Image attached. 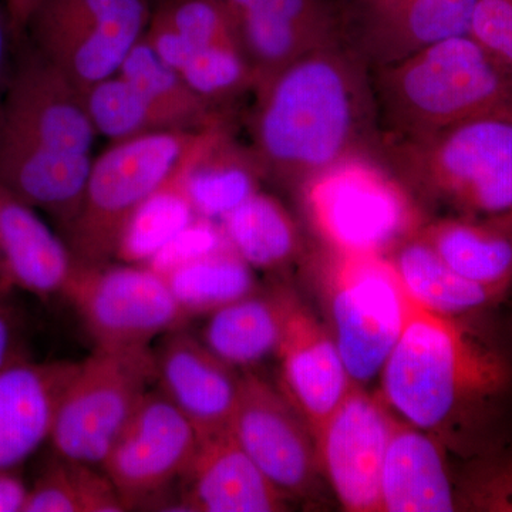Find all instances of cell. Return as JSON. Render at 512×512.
<instances>
[{
    "label": "cell",
    "mask_w": 512,
    "mask_h": 512,
    "mask_svg": "<svg viewBox=\"0 0 512 512\" xmlns=\"http://www.w3.org/2000/svg\"><path fill=\"white\" fill-rule=\"evenodd\" d=\"M251 150L265 180L296 192L382 144L372 69L345 29L255 89Z\"/></svg>",
    "instance_id": "obj_1"
},
{
    "label": "cell",
    "mask_w": 512,
    "mask_h": 512,
    "mask_svg": "<svg viewBox=\"0 0 512 512\" xmlns=\"http://www.w3.org/2000/svg\"><path fill=\"white\" fill-rule=\"evenodd\" d=\"M382 399L436 439L470 429L511 380L508 363L457 318L410 299L402 335L382 372Z\"/></svg>",
    "instance_id": "obj_2"
},
{
    "label": "cell",
    "mask_w": 512,
    "mask_h": 512,
    "mask_svg": "<svg viewBox=\"0 0 512 512\" xmlns=\"http://www.w3.org/2000/svg\"><path fill=\"white\" fill-rule=\"evenodd\" d=\"M372 69L382 141L406 140L488 113H512V80L471 35Z\"/></svg>",
    "instance_id": "obj_3"
},
{
    "label": "cell",
    "mask_w": 512,
    "mask_h": 512,
    "mask_svg": "<svg viewBox=\"0 0 512 512\" xmlns=\"http://www.w3.org/2000/svg\"><path fill=\"white\" fill-rule=\"evenodd\" d=\"M377 160L446 217L512 212V113L483 114L424 136L382 141Z\"/></svg>",
    "instance_id": "obj_4"
},
{
    "label": "cell",
    "mask_w": 512,
    "mask_h": 512,
    "mask_svg": "<svg viewBox=\"0 0 512 512\" xmlns=\"http://www.w3.org/2000/svg\"><path fill=\"white\" fill-rule=\"evenodd\" d=\"M298 194L333 254L389 255L424 225L413 195L377 158L340 164Z\"/></svg>",
    "instance_id": "obj_5"
},
{
    "label": "cell",
    "mask_w": 512,
    "mask_h": 512,
    "mask_svg": "<svg viewBox=\"0 0 512 512\" xmlns=\"http://www.w3.org/2000/svg\"><path fill=\"white\" fill-rule=\"evenodd\" d=\"M197 131H154L111 143L94 158L80 210L62 235L77 264L114 261L127 221L177 170Z\"/></svg>",
    "instance_id": "obj_6"
},
{
    "label": "cell",
    "mask_w": 512,
    "mask_h": 512,
    "mask_svg": "<svg viewBox=\"0 0 512 512\" xmlns=\"http://www.w3.org/2000/svg\"><path fill=\"white\" fill-rule=\"evenodd\" d=\"M153 382V349L94 346L57 406L49 439L53 454L101 468Z\"/></svg>",
    "instance_id": "obj_7"
},
{
    "label": "cell",
    "mask_w": 512,
    "mask_h": 512,
    "mask_svg": "<svg viewBox=\"0 0 512 512\" xmlns=\"http://www.w3.org/2000/svg\"><path fill=\"white\" fill-rule=\"evenodd\" d=\"M328 329L357 386L380 376L410 308L387 255L330 252L322 278Z\"/></svg>",
    "instance_id": "obj_8"
},
{
    "label": "cell",
    "mask_w": 512,
    "mask_h": 512,
    "mask_svg": "<svg viewBox=\"0 0 512 512\" xmlns=\"http://www.w3.org/2000/svg\"><path fill=\"white\" fill-rule=\"evenodd\" d=\"M151 15L153 0H39L25 39L84 92L119 73Z\"/></svg>",
    "instance_id": "obj_9"
},
{
    "label": "cell",
    "mask_w": 512,
    "mask_h": 512,
    "mask_svg": "<svg viewBox=\"0 0 512 512\" xmlns=\"http://www.w3.org/2000/svg\"><path fill=\"white\" fill-rule=\"evenodd\" d=\"M100 348H150L190 320L163 276L147 265H80L63 296Z\"/></svg>",
    "instance_id": "obj_10"
},
{
    "label": "cell",
    "mask_w": 512,
    "mask_h": 512,
    "mask_svg": "<svg viewBox=\"0 0 512 512\" xmlns=\"http://www.w3.org/2000/svg\"><path fill=\"white\" fill-rule=\"evenodd\" d=\"M0 134L52 153L92 157L97 133L82 90L26 39L0 99Z\"/></svg>",
    "instance_id": "obj_11"
},
{
    "label": "cell",
    "mask_w": 512,
    "mask_h": 512,
    "mask_svg": "<svg viewBox=\"0 0 512 512\" xmlns=\"http://www.w3.org/2000/svg\"><path fill=\"white\" fill-rule=\"evenodd\" d=\"M200 434L160 390L148 392L128 421L101 470L110 478L127 511L158 504L183 478Z\"/></svg>",
    "instance_id": "obj_12"
},
{
    "label": "cell",
    "mask_w": 512,
    "mask_h": 512,
    "mask_svg": "<svg viewBox=\"0 0 512 512\" xmlns=\"http://www.w3.org/2000/svg\"><path fill=\"white\" fill-rule=\"evenodd\" d=\"M229 433L288 500L308 497L320 473L316 441L288 396L255 373H242Z\"/></svg>",
    "instance_id": "obj_13"
},
{
    "label": "cell",
    "mask_w": 512,
    "mask_h": 512,
    "mask_svg": "<svg viewBox=\"0 0 512 512\" xmlns=\"http://www.w3.org/2000/svg\"><path fill=\"white\" fill-rule=\"evenodd\" d=\"M397 420L382 397L353 387L315 434L320 471L352 512H380V481Z\"/></svg>",
    "instance_id": "obj_14"
},
{
    "label": "cell",
    "mask_w": 512,
    "mask_h": 512,
    "mask_svg": "<svg viewBox=\"0 0 512 512\" xmlns=\"http://www.w3.org/2000/svg\"><path fill=\"white\" fill-rule=\"evenodd\" d=\"M480 0H350L343 29L370 67L384 66L441 40L470 35Z\"/></svg>",
    "instance_id": "obj_15"
},
{
    "label": "cell",
    "mask_w": 512,
    "mask_h": 512,
    "mask_svg": "<svg viewBox=\"0 0 512 512\" xmlns=\"http://www.w3.org/2000/svg\"><path fill=\"white\" fill-rule=\"evenodd\" d=\"M221 2L258 86L343 30L342 9L333 0Z\"/></svg>",
    "instance_id": "obj_16"
},
{
    "label": "cell",
    "mask_w": 512,
    "mask_h": 512,
    "mask_svg": "<svg viewBox=\"0 0 512 512\" xmlns=\"http://www.w3.org/2000/svg\"><path fill=\"white\" fill-rule=\"evenodd\" d=\"M160 392L191 421L200 437L228 431L242 373L184 328L161 336L153 350Z\"/></svg>",
    "instance_id": "obj_17"
},
{
    "label": "cell",
    "mask_w": 512,
    "mask_h": 512,
    "mask_svg": "<svg viewBox=\"0 0 512 512\" xmlns=\"http://www.w3.org/2000/svg\"><path fill=\"white\" fill-rule=\"evenodd\" d=\"M281 362L282 392L312 430L338 409L357 386L350 377L328 326L295 296L276 352Z\"/></svg>",
    "instance_id": "obj_18"
},
{
    "label": "cell",
    "mask_w": 512,
    "mask_h": 512,
    "mask_svg": "<svg viewBox=\"0 0 512 512\" xmlns=\"http://www.w3.org/2000/svg\"><path fill=\"white\" fill-rule=\"evenodd\" d=\"M74 271L76 259L59 231L0 184V289L63 298Z\"/></svg>",
    "instance_id": "obj_19"
},
{
    "label": "cell",
    "mask_w": 512,
    "mask_h": 512,
    "mask_svg": "<svg viewBox=\"0 0 512 512\" xmlns=\"http://www.w3.org/2000/svg\"><path fill=\"white\" fill-rule=\"evenodd\" d=\"M79 362L23 356L0 372V470L20 468L49 443L60 399Z\"/></svg>",
    "instance_id": "obj_20"
},
{
    "label": "cell",
    "mask_w": 512,
    "mask_h": 512,
    "mask_svg": "<svg viewBox=\"0 0 512 512\" xmlns=\"http://www.w3.org/2000/svg\"><path fill=\"white\" fill-rule=\"evenodd\" d=\"M177 507L192 512H278L288 498L256 467L231 433L200 437Z\"/></svg>",
    "instance_id": "obj_21"
},
{
    "label": "cell",
    "mask_w": 512,
    "mask_h": 512,
    "mask_svg": "<svg viewBox=\"0 0 512 512\" xmlns=\"http://www.w3.org/2000/svg\"><path fill=\"white\" fill-rule=\"evenodd\" d=\"M181 173L195 214L218 222L261 190L265 180L254 151L232 136L225 119L197 131Z\"/></svg>",
    "instance_id": "obj_22"
},
{
    "label": "cell",
    "mask_w": 512,
    "mask_h": 512,
    "mask_svg": "<svg viewBox=\"0 0 512 512\" xmlns=\"http://www.w3.org/2000/svg\"><path fill=\"white\" fill-rule=\"evenodd\" d=\"M457 511L441 441L397 420L380 481V512Z\"/></svg>",
    "instance_id": "obj_23"
},
{
    "label": "cell",
    "mask_w": 512,
    "mask_h": 512,
    "mask_svg": "<svg viewBox=\"0 0 512 512\" xmlns=\"http://www.w3.org/2000/svg\"><path fill=\"white\" fill-rule=\"evenodd\" d=\"M421 237L464 278L504 292L512 282V212L493 218L441 217Z\"/></svg>",
    "instance_id": "obj_24"
},
{
    "label": "cell",
    "mask_w": 512,
    "mask_h": 512,
    "mask_svg": "<svg viewBox=\"0 0 512 512\" xmlns=\"http://www.w3.org/2000/svg\"><path fill=\"white\" fill-rule=\"evenodd\" d=\"M295 293L252 292L208 316L202 342L228 365L245 369L276 355Z\"/></svg>",
    "instance_id": "obj_25"
},
{
    "label": "cell",
    "mask_w": 512,
    "mask_h": 512,
    "mask_svg": "<svg viewBox=\"0 0 512 512\" xmlns=\"http://www.w3.org/2000/svg\"><path fill=\"white\" fill-rule=\"evenodd\" d=\"M387 256L409 298L427 311L458 319L483 311L504 295L454 271L419 231Z\"/></svg>",
    "instance_id": "obj_26"
},
{
    "label": "cell",
    "mask_w": 512,
    "mask_h": 512,
    "mask_svg": "<svg viewBox=\"0 0 512 512\" xmlns=\"http://www.w3.org/2000/svg\"><path fill=\"white\" fill-rule=\"evenodd\" d=\"M231 248L252 269H285L301 252L302 242L292 215L274 195L259 190L220 221Z\"/></svg>",
    "instance_id": "obj_27"
},
{
    "label": "cell",
    "mask_w": 512,
    "mask_h": 512,
    "mask_svg": "<svg viewBox=\"0 0 512 512\" xmlns=\"http://www.w3.org/2000/svg\"><path fill=\"white\" fill-rule=\"evenodd\" d=\"M160 275L190 319L210 316L256 291L254 269L228 242Z\"/></svg>",
    "instance_id": "obj_28"
},
{
    "label": "cell",
    "mask_w": 512,
    "mask_h": 512,
    "mask_svg": "<svg viewBox=\"0 0 512 512\" xmlns=\"http://www.w3.org/2000/svg\"><path fill=\"white\" fill-rule=\"evenodd\" d=\"M197 218L200 217L195 214L185 190L180 163L131 215L121 231L114 259L126 264L147 265Z\"/></svg>",
    "instance_id": "obj_29"
},
{
    "label": "cell",
    "mask_w": 512,
    "mask_h": 512,
    "mask_svg": "<svg viewBox=\"0 0 512 512\" xmlns=\"http://www.w3.org/2000/svg\"><path fill=\"white\" fill-rule=\"evenodd\" d=\"M119 74L140 90L175 130H201L225 119L221 111L212 109L194 94L181 74L154 52L146 35L128 53Z\"/></svg>",
    "instance_id": "obj_30"
},
{
    "label": "cell",
    "mask_w": 512,
    "mask_h": 512,
    "mask_svg": "<svg viewBox=\"0 0 512 512\" xmlns=\"http://www.w3.org/2000/svg\"><path fill=\"white\" fill-rule=\"evenodd\" d=\"M123 511H127L126 504L101 468L53 454L29 485L23 512Z\"/></svg>",
    "instance_id": "obj_31"
},
{
    "label": "cell",
    "mask_w": 512,
    "mask_h": 512,
    "mask_svg": "<svg viewBox=\"0 0 512 512\" xmlns=\"http://www.w3.org/2000/svg\"><path fill=\"white\" fill-rule=\"evenodd\" d=\"M84 104L97 136L111 143L154 131L175 130L160 110L119 73L83 92Z\"/></svg>",
    "instance_id": "obj_32"
},
{
    "label": "cell",
    "mask_w": 512,
    "mask_h": 512,
    "mask_svg": "<svg viewBox=\"0 0 512 512\" xmlns=\"http://www.w3.org/2000/svg\"><path fill=\"white\" fill-rule=\"evenodd\" d=\"M194 94L212 109L221 111L248 92L258 79L238 42L202 47L178 72Z\"/></svg>",
    "instance_id": "obj_33"
},
{
    "label": "cell",
    "mask_w": 512,
    "mask_h": 512,
    "mask_svg": "<svg viewBox=\"0 0 512 512\" xmlns=\"http://www.w3.org/2000/svg\"><path fill=\"white\" fill-rule=\"evenodd\" d=\"M457 511L512 512V453L485 458L467 474Z\"/></svg>",
    "instance_id": "obj_34"
},
{
    "label": "cell",
    "mask_w": 512,
    "mask_h": 512,
    "mask_svg": "<svg viewBox=\"0 0 512 512\" xmlns=\"http://www.w3.org/2000/svg\"><path fill=\"white\" fill-rule=\"evenodd\" d=\"M470 35L497 59L512 80V0H480Z\"/></svg>",
    "instance_id": "obj_35"
},
{
    "label": "cell",
    "mask_w": 512,
    "mask_h": 512,
    "mask_svg": "<svg viewBox=\"0 0 512 512\" xmlns=\"http://www.w3.org/2000/svg\"><path fill=\"white\" fill-rule=\"evenodd\" d=\"M227 244L224 232L220 222L197 218L192 224L188 225L183 232L177 235L147 266L153 268L158 274L174 268V266L183 264L185 261L207 254L212 249L220 248Z\"/></svg>",
    "instance_id": "obj_36"
},
{
    "label": "cell",
    "mask_w": 512,
    "mask_h": 512,
    "mask_svg": "<svg viewBox=\"0 0 512 512\" xmlns=\"http://www.w3.org/2000/svg\"><path fill=\"white\" fill-rule=\"evenodd\" d=\"M26 356L23 352V326L9 292L0 289V372L10 363Z\"/></svg>",
    "instance_id": "obj_37"
},
{
    "label": "cell",
    "mask_w": 512,
    "mask_h": 512,
    "mask_svg": "<svg viewBox=\"0 0 512 512\" xmlns=\"http://www.w3.org/2000/svg\"><path fill=\"white\" fill-rule=\"evenodd\" d=\"M18 46L19 42L13 33L12 25H10L5 3L0 0V99H2L10 76H12Z\"/></svg>",
    "instance_id": "obj_38"
},
{
    "label": "cell",
    "mask_w": 512,
    "mask_h": 512,
    "mask_svg": "<svg viewBox=\"0 0 512 512\" xmlns=\"http://www.w3.org/2000/svg\"><path fill=\"white\" fill-rule=\"evenodd\" d=\"M29 485L19 468L0 470V512H23L28 500Z\"/></svg>",
    "instance_id": "obj_39"
},
{
    "label": "cell",
    "mask_w": 512,
    "mask_h": 512,
    "mask_svg": "<svg viewBox=\"0 0 512 512\" xmlns=\"http://www.w3.org/2000/svg\"><path fill=\"white\" fill-rule=\"evenodd\" d=\"M16 40L25 39L26 28L39 0H3Z\"/></svg>",
    "instance_id": "obj_40"
}]
</instances>
